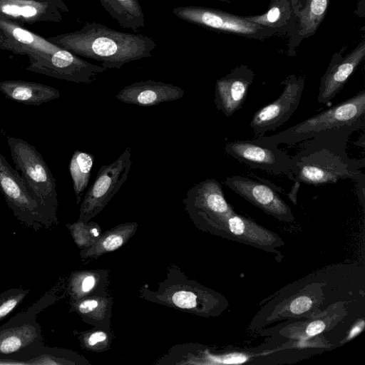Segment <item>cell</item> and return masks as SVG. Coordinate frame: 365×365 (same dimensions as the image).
Wrapping results in <instances>:
<instances>
[{
  "label": "cell",
  "instance_id": "44dd1931",
  "mask_svg": "<svg viewBox=\"0 0 365 365\" xmlns=\"http://www.w3.org/2000/svg\"><path fill=\"white\" fill-rule=\"evenodd\" d=\"M0 91L14 101L31 106H39L60 96V92L55 88L19 80L0 81Z\"/></svg>",
  "mask_w": 365,
  "mask_h": 365
},
{
  "label": "cell",
  "instance_id": "9a60e30c",
  "mask_svg": "<svg viewBox=\"0 0 365 365\" xmlns=\"http://www.w3.org/2000/svg\"><path fill=\"white\" fill-rule=\"evenodd\" d=\"M217 235L275 253L279 261L282 257L277 248L284 242L278 235L235 211L225 220Z\"/></svg>",
  "mask_w": 365,
  "mask_h": 365
},
{
  "label": "cell",
  "instance_id": "603a6c76",
  "mask_svg": "<svg viewBox=\"0 0 365 365\" xmlns=\"http://www.w3.org/2000/svg\"><path fill=\"white\" fill-rule=\"evenodd\" d=\"M137 228L138 223L132 222L120 224L107 230L91 247L81 250L82 259H97L118 250L129 240Z\"/></svg>",
  "mask_w": 365,
  "mask_h": 365
},
{
  "label": "cell",
  "instance_id": "8992f818",
  "mask_svg": "<svg viewBox=\"0 0 365 365\" xmlns=\"http://www.w3.org/2000/svg\"><path fill=\"white\" fill-rule=\"evenodd\" d=\"M141 292L146 299L200 316L219 314L223 302L220 294L188 279L178 267L170 269L157 290Z\"/></svg>",
  "mask_w": 365,
  "mask_h": 365
},
{
  "label": "cell",
  "instance_id": "1f68e13d",
  "mask_svg": "<svg viewBox=\"0 0 365 365\" xmlns=\"http://www.w3.org/2000/svg\"><path fill=\"white\" fill-rule=\"evenodd\" d=\"M29 292V289L11 288L0 294V322L22 303Z\"/></svg>",
  "mask_w": 365,
  "mask_h": 365
},
{
  "label": "cell",
  "instance_id": "484cf974",
  "mask_svg": "<svg viewBox=\"0 0 365 365\" xmlns=\"http://www.w3.org/2000/svg\"><path fill=\"white\" fill-rule=\"evenodd\" d=\"M109 15L124 29L138 33L145 26V16L138 0H98Z\"/></svg>",
  "mask_w": 365,
  "mask_h": 365
},
{
  "label": "cell",
  "instance_id": "2e32d148",
  "mask_svg": "<svg viewBox=\"0 0 365 365\" xmlns=\"http://www.w3.org/2000/svg\"><path fill=\"white\" fill-rule=\"evenodd\" d=\"M58 48L19 23L0 17V48L33 57L49 55Z\"/></svg>",
  "mask_w": 365,
  "mask_h": 365
},
{
  "label": "cell",
  "instance_id": "ffe728a7",
  "mask_svg": "<svg viewBox=\"0 0 365 365\" xmlns=\"http://www.w3.org/2000/svg\"><path fill=\"white\" fill-rule=\"evenodd\" d=\"M184 91L176 86L152 80L141 81L123 88L116 95L120 101L140 106H153L179 100Z\"/></svg>",
  "mask_w": 365,
  "mask_h": 365
},
{
  "label": "cell",
  "instance_id": "5bb4252c",
  "mask_svg": "<svg viewBox=\"0 0 365 365\" xmlns=\"http://www.w3.org/2000/svg\"><path fill=\"white\" fill-rule=\"evenodd\" d=\"M224 183L235 193L278 220L284 222L294 220L290 207L268 182L234 175L227 177Z\"/></svg>",
  "mask_w": 365,
  "mask_h": 365
},
{
  "label": "cell",
  "instance_id": "7402d4cb",
  "mask_svg": "<svg viewBox=\"0 0 365 365\" xmlns=\"http://www.w3.org/2000/svg\"><path fill=\"white\" fill-rule=\"evenodd\" d=\"M108 275L105 270H81L71 273L67 284L69 302L107 295Z\"/></svg>",
  "mask_w": 365,
  "mask_h": 365
},
{
  "label": "cell",
  "instance_id": "30bf717a",
  "mask_svg": "<svg viewBox=\"0 0 365 365\" xmlns=\"http://www.w3.org/2000/svg\"><path fill=\"white\" fill-rule=\"evenodd\" d=\"M29 60L30 71L78 83H91L106 71L61 47L49 55L29 57Z\"/></svg>",
  "mask_w": 365,
  "mask_h": 365
},
{
  "label": "cell",
  "instance_id": "7c38bea8",
  "mask_svg": "<svg viewBox=\"0 0 365 365\" xmlns=\"http://www.w3.org/2000/svg\"><path fill=\"white\" fill-rule=\"evenodd\" d=\"M281 85L284 88L278 98L254 114L250 128L255 135L262 136L267 131L277 130L298 108L304 88V77L289 75Z\"/></svg>",
  "mask_w": 365,
  "mask_h": 365
},
{
  "label": "cell",
  "instance_id": "83f0119b",
  "mask_svg": "<svg viewBox=\"0 0 365 365\" xmlns=\"http://www.w3.org/2000/svg\"><path fill=\"white\" fill-rule=\"evenodd\" d=\"M89 362L73 351L42 344L36 355L26 361V365H79Z\"/></svg>",
  "mask_w": 365,
  "mask_h": 365
},
{
  "label": "cell",
  "instance_id": "ba28073f",
  "mask_svg": "<svg viewBox=\"0 0 365 365\" xmlns=\"http://www.w3.org/2000/svg\"><path fill=\"white\" fill-rule=\"evenodd\" d=\"M130 148L127 147L113 163L102 165L80 207L78 221L88 222L100 213L128 180L130 170Z\"/></svg>",
  "mask_w": 365,
  "mask_h": 365
},
{
  "label": "cell",
  "instance_id": "f546056e",
  "mask_svg": "<svg viewBox=\"0 0 365 365\" xmlns=\"http://www.w3.org/2000/svg\"><path fill=\"white\" fill-rule=\"evenodd\" d=\"M81 346L88 351H103L107 350L112 341L110 328L95 327L94 329L81 332H74Z\"/></svg>",
  "mask_w": 365,
  "mask_h": 365
},
{
  "label": "cell",
  "instance_id": "d6986e66",
  "mask_svg": "<svg viewBox=\"0 0 365 365\" xmlns=\"http://www.w3.org/2000/svg\"><path fill=\"white\" fill-rule=\"evenodd\" d=\"M60 10L68 11L63 3L51 0H0V17L16 22H58L62 19Z\"/></svg>",
  "mask_w": 365,
  "mask_h": 365
},
{
  "label": "cell",
  "instance_id": "7a4b0ae2",
  "mask_svg": "<svg viewBox=\"0 0 365 365\" xmlns=\"http://www.w3.org/2000/svg\"><path fill=\"white\" fill-rule=\"evenodd\" d=\"M48 39L71 53L101 63L107 69H120L130 62L152 56L153 38L138 33H125L98 22H86L81 29Z\"/></svg>",
  "mask_w": 365,
  "mask_h": 365
},
{
  "label": "cell",
  "instance_id": "5b68a950",
  "mask_svg": "<svg viewBox=\"0 0 365 365\" xmlns=\"http://www.w3.org/2000/svg\"><path fill=\"white\" fill-rule=\"evenodd\" d=\"M300 145L302 149L291 158L289 178L294 182L317 186L350 179L364 187L365 175L360 169L365 160L349 163L327 148Z\"/></svg>",
  "mask_w": 365,
  "mask_h": 365
},
{
  "label": "cell",
  "instance_id": "836d02e7",
  "mask_svg": "<svg viewBox=\"0 0 365 365\" xmlns=\"http://www.w3.org/2000/svg\"><path fill=\"white\" fill-rule=\"evenodd\" d=\"M325 327L324 321L315 320L308 324L305 329V333L308 336H314L323 331Z\"/></svg>",
  "mask_w": 365,
  "mask_h": 365
},
{
  "label": "cell",
  "instance_id": "e575fe53",
  "mask_svg": "<svg viewBox=\"0 0 365 365\" xmlns=\"http://www.w3.org/2000/svg\"><path fill=\"white\" fill-rule=\"evenodd\" d=\"M307 0H290L292 9L295 16L299 19V14L304 8Z\"/></svg>",
  "mask_w": 365,
  "mask_h": 365
},
{
  "label": "cell",
  "instance_id": "3957f363",
  "mask_svg": "<svg viewBox=\"0 0 365 365\" xmlns=\"http://www.w3.org/2000/svg\"><path fill=\"white\" fill-rule=\"evenodd\" d=\"M7 143L15 170L41 207L44 228L58 224L56 182L42 155L34 145L23 139L8 137Z\"/></svg>",
  "mask_w": 365,
  "mask_h": 365
},
{
  "label": "cell",
  "instance_id": "6da1fadb",
  "mask_svg": "<svg viewBox=\"0 0 365 365\" xmlns=\"http://www.w3.org/2000/svg\"><path fill=\"white\" fill-rule=\"evenodd\" d=\"M365 128V91L317 115L269 136H259V141L274 145L284 143L327 148L347 162H353L346 153L349 137Z\"/></svg>",
  "mask_w": 365,
  "mask_h": 365
},
{
  "label": "cell",
  "instance_id": "9c48e42d",
  "mask_svg": "<svg viewBox=\"0 0 365 365\" xmlns=\"http://www.w3.org/2000/svg\"><path fill=\"white\" fill-rule=\"evenodd\" d=\"M173 14L190 24L249 38L262 39L277 33L267 27L247 21L245 17L200 6H178L173 9Z\"/></svg>",
  "mask_w": 365,
  "mask_h": 365
},
{
  "label": "cell",
  "instance_id": "4fadbf2b",
  "mask_svg": "<svg viewBox=\"0 0 365 365\" xmlns=\"http://www.w3.org/2000/svg\"><path fill=\"white\" fill-rule=\"evenodd\" d=\"M224 149L231 157L252 169L290 176L291 158L274 145L255 138L229 142Z\"/></svg>",
  "mask_w": 365,
  "mask_h": 365
},
{
  "label": "cell",
  "instance_id": "d4e9b609",
  "mask_svg": "<svg viewBox=\"0 0 365 365\" xmlns=\"http://www.w3.org/2000/svg\"><path fill=\"white\" fill-rule=\"evenodd\" d=\"M247 21L267 27L277 33L287 32L297 27L290 0H271L269 8L262 15L246 16Z\"/></svg>",
  "mask_w": 365,
  "mask_h": 365
},
{
  "label": "cell",
  "instance_id": "f1b7e54d",
  "mask_svg": "<svg viewBox=\"0 0 365 365\" xmlns=\"http://www.w3.org/2000/svg\"><path fill=\"white\" fill-rule=\"evenodd\" d=\"M93 156L88 153L76 150L69 164V171L73 180V190L78 204L88 186L93 165Z\"/></svg>",
  "mask_w": 365,
  "mask_h": 365
},
{
  "label": "cell",
  "instance_id": "d590c367",
  "mask_svg": "<svg viewBox=\"0 0 365 365\" xmlns=\"http://www.w3.org/2000/svg\"><path fill=\"white\" fill-rule=\"evenodd\" d=\"M300 183L299 182H294V185L292 186L291 189V192L289 194V197L290 200L293 202V203L295 205L297 204V193L298 188L299 187Z\"/></svg>",
  "mask_w": 365,
  "mask_h": 365
},
{
  "label": "cell",
  "instance_id": "4dcf8cb0",
  "mask_svg": "<svg viewBox=\"0 0 365 365\" xmlns=\"http://www.w3.org/2000/svg\"><path fill=\"white\" fill-rule=\"evenodd\" d=\"M66 227L81 250L91 247L101 235V227L94 222L78 220L72 224H66Z\"/></svg>",
  "mask_w": 365,
  "mask_h": 365
},
{
  "label": "cell",
  "instance_id": "4316f807",
  "mask_svg": "<svg viewBox=\"0 0 365 365\" xmlns=\"http://www.w3.org/2000/svg\"><path fill=\"white\" fill-rule=\"evenodd\" d=\"M330 0H307L294 31L297 40L314 34L325 17Z\"/></svg>",
  "mask_w": 365,
  "mask_h": 365
},
{
  "label": "cell",
  "instance_id": "8d00e7d4",
  "mask_svg": "<svg viewBox=\"0 0 365 365\" xmlns=\"http://www.w3.org/2000/svg\"><path fill=\"white\" fill-rule=\"evenodd\" d=\"M0 364H10V363L6 361L0 360Z\"/></svg>",
  "mask_w": 365,
  "mask_h": 365
},
{
  "label": "cell",
  "instance_id": "52a82bcc",
  "mask_svg": "<svg viewBox=\"0 0 365 365\" xmlns=\"http://www.w3.org/2000/svg\"><path fill=\"white\" fill-rule=\"evenodd\" d=\"M183 202L194 225L215 235L234 211L225 200L222 185L215 179H206L195 185L187 191Z\"/></svg>",
  "mask_w": 365,
  "mask_h": 365
},
{
  "label": "cell",
  "instance_id": "cb8c5ba5",
  "mask_svg": "<svg viewBox=\"0 0 365 365\" xmlns=\"http://www.w3.org/2000/svg\"><path fill=\"white\" fill-rule=\"evenodd\" d=\"M112 303L107 295L86 297L69 302L70 312L77 313L87 324L110 328Z\"/></svg>",
  "mask_w": 365,
  "mask_h": 365
},
{
  "label": "cell",
  "instance_id": "e0dca14e",
  "mask_svg": "<svg viewBox=\"0 0 365 365\" xmlns=\"http://www.w3.org/2000/svg\"><path fill=\"white\" fill-rule=\"evenodd\" d=\"M254 78V72L247 66L242 65L217 80L215 103L217 110L227 117H230L240 110L246 100Z\"/></svg>",
  "mask_w": 365,
  "mask_h": 365
},
{
  "label": "cell",
  "instance_id": "8fae6325",
  "mask_svg": "<svg viewBox=\"0 0 365 365\" xmlns=\"http://www.w3.org/2000/svg\"><path fill=\"white\" fill-rule=\"evenodd\" d=\"M0 192L14 215L35 231L44 228L41 207L31 195L19 173L0 152Z\"/></svg>",
  "mask_w": 365,
  "mask_h": 365
},
{
  "label": "cell",
  "instance_id": "277c9868",
  "mask_svg": "<svg viewBox=\"0 0 365 365\" xmlns=\"http://www.w3.org/2000/svg\"><path fill=\"white\" fill-rule=\"evenodd\" d=\"M61 285H56L27 309L0 326V360L10 364L26 365L43 344L41 327L36 316L58 300Z\"/></svg>",
  "mask_w": 365,
  "mask_h": 365
},
{
  "label": "cell",
  "instance_id": "d6a6232c",
  "mask_svg": "<svg viewBox=\"0 0 365 365\" xmlns=\"http://www.w3.org/2000/svg\"><path fill=\"white\" fill-rule=\"evenodd\" d=\"M313 306L312 299L306 295L294 298L289 304L288 308L292 314H302L308 312Z\"/></svg>",
  "mask_w": 365,
  "mask_h": 365
},
{
  "label": "cell",
  "instance_id": "ac0fdd59",
  "mask_svg": "<svg viewBox=\"0 0 365 365\" xmlns=\"http://www.w3.org/2000/svg\"><path fill=\"white\" fill-rule=\"evenodd\" d=\"M365 43L361 42L345 57L334 56L321 78L317 101L327 104L341 91L344 86L363 61Z\"/></svg>",
  "mask_w": 365,
  "mask_h": 365
}]
</instances>
